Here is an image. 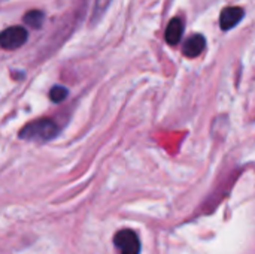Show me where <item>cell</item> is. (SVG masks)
Listing matches in <instances>:
<instances>
[{
  "instance_id": "6da1fadb",
  "label": "cell",
  "mask_w": 255,
  "mask_h": 254,
  "mask_svg": "<svg viewBox=\"0 0 255 254\" xmlns=\"http://www.w3.org/2000/svg\"><path fill=\"white\" fill-rule=\"evenodd\" d=\"M58 133V127L54 121L51 120H36L19 132V138L24 141H31V142H46L55 138Z\"/></svg>"
},
{
  "instance_id": "7a4b0ae2",
  "label": "cell",
  "mask_w": 255,
  "mask_h": 254,
  "mask_svg": "<svg viewBox=\"0 0 255 254\" xmlns=\"http://www.w3.org/2000/svg\"><path fill=\"white\" fill-rule=\"evenodd\" d=\"M114 244L120 254H140V240L139 235L131 229H123L117 232Z\"/></svg>"
},
{
  "instance_id": "3957f363",
  "label": "cell",
  "mask_w": 255,
  "mask_h": 254,
  "mask_svg": "<svg viewBox=\"0 0 255 254\" xmlns=\"http://www.w3.org/2000/svg\"><path fill=\"white\" fill-rule=\"evenodd\" d=\"M28 33L21 25H13L9 28H4L0 33V46L4 49H16L22 46L27 42Z\"/></svg>"
},
{
  "instance_id": "277c9868",
  "label": "cell",
  "mask_w": 255,
  "mask_h": 254,
  "mask_svg": "<svg viewBox=\"0 0 255 254\" xmlns=\"http://www.w3.org/2000/svg\"><path fill=\"white\" fill-rule=\"evenodd\" d=\"M245 12L242 7H238V6H232V7H226L223 12H221V18H220V24H221V28L223 30H230L233 28L236 24L241 22V19L244 18Z\"/></svg>"
},
{
  "instance_id": "5b68a950",
  "label": "cell",
  "mask_w": 255,
  "mask_h": 254,
  "mask_svg": "<svg viewBox=\"0 0 255 254\" xmlns=\"http://www.w3.org/2000/svg\"><path fill=\"white\" fill-rule=\"evenodd\" d=\"M206 48V40L202 34H193L190 36L185 43H184V48H182V52L185 57L188 58H194L197 55H200Z\"/></svg>"
},
{
  "instance_id": "8992f818",
  "label": "cell",
  "mask_w": 255,
  "mask_h": 254,
  "mask_svg": "<svg viewBox=\"0 0 255 254\" xmlns=\"http://www.w3.org/2000/svg\"><path fill=\"white\" fill-rule=\"evenodd\" d=\"M182 31H184V25L181 18H173L167 28H166V40L169 45H176L179 43L181 37H182Z\"/></svg>"
},
{
  "instance_id": "52a82bcc",
  "label": "cell",
  "mask_w": 255,
  "mask_h": 254,
  "mask_svg": "<svg viewBox=\"0 0 255 254\" xmlns=\"http://www.w3.org/2000/svg\"><path fill=\"white\" fill-rule=\"evenodd\" d=\"M43 13L40 12V10H30V12H27L25 13V16H24V22L27 24V25H30V27H33V28H39V27H42V24H43Z\"/></svg>"
},
{
  "instance_id": "ba28073f",
  "label": "cell",
  "mask_w": 255,
  "mask_h": 254,
  "mask_svg": "<svg viewBox=\"0 0 255 254\" xmlns=\"http://www.w3.org/2000/svg\"><path fill=\"white\" fill-rule=\"evenodd\" d=\"M67 94H69V91H67L64 87H61V85H55V87L49 91V97H51V100H52L54 103L63 102V100L67 97Z\"/></svg>"
},
{
  "instance_id": "9c48e42d",
  "label": "cell",
  "mask_w": 255,
  "mask_h": 254,
  "mask_svg": "<svg viewBox=\"0 0 255 254\" xmlns=\"http://www.w3.org/2000/svg\"><path fill=\"white\" fill-rule=\"evenodd\" d=\"M109 1H111V0H96V13L103 12V10L108 7Z\"/></svg>"
}]
</instances>
